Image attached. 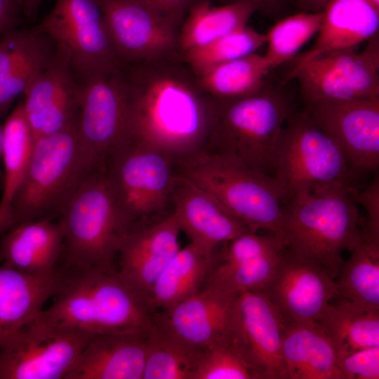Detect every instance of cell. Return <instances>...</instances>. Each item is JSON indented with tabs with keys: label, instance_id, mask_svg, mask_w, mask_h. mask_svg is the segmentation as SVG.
<instances>
[{
	"label": "cell",
	"instance_id": "cell-1",
	"mask_svg": "<svg viewBox=\"0 0 379 379\" xmlns=\"http://www.w3.org/2000/svg\"><path fill=\"white\" fill-rule=\"evenodd\" d=\"M121 70L128 140L159 149L174 161L204 147L211 99L180 53L131 63Z\"/></svg>",
	"mask_w": 379,
	"mask_h": 379
},
{
	"label": "cell",
	"instance_id": "cell-2",
	"mask_svg": "<svg viewBox=\"0 0 379 379\" xmlns=\"http://www.w3.org/2000/svg\"><path fill=\"white\" fill-rule=\"evenodd\" d=\"M66 266L65 281L53 303L36 319L91 335L149 333L153 314L117 271Z\"/></svg>",
	"mask_w": 379,
	"mask_h": 379
},
{
	"label": "cell",
	"instance_id": "cell-3",
	"mask_svg": "<svg viewBox=\"0 0 379 379\" xmlns=\"http://www.w3.org/2000/svg\"><path fill=\"white\" fill-rule=\"evenodd\" d=\"M211 99V124L202 149L272 175L280 134L294 111L285 86L266 81L259 91L247 96Z\"/></svg>",
	"mask_w": 379,
	"mask_h": 379
},
{
	"label": "cell",
	"instance_id": "cell-4",
	"mask_svg": "<svg viewBox=\"0 0 379 379\" xmlns=\"http://www.w3.org/2000/svg\"><path fill=\"white\" fill-rule=\"evenodd\" d=\"M174 164L176 174L211 194L249 231L266 230L282 241L283 201L288 196L274 175L204 149Z\"/></svg>",
	"mask_w": 379,
	"mask_h": 379
},
{
	"label": "cell",
	"instance_id": "cell-5",
	"mask_svg": "<svg viewBox=\"0 0 379 379\" xmlns=\"http://www.w3.org/2000/svg\"><path fill=\"white\" fill-rule=\"evenodd\" d=\"M349 188L295 193L283 206L284 247L316 262L333 279L343 264L341 253L352 252L364 239Z\"/></svg>",
	"mask_w": 379,
	"mask_h": 379
},
{
	"label": "cell",
	"instance_id": "cell-6",
	"mask_svg": "<svg viewBox=\"0 0 379 379\" xmlns=\"http://www.w3.org/2000/svg\"><path fill=\"white\" fill-rule=\"evenodd\" d=\"M105 173L126 234L161 222L174 212V159L128 140L109 160Z\"/></svg>",
	"mask_w": 379,
	"mask_h": 379
},
{
	"label": "cell",
	"instance_id": "cell-7",
	"mask_svg": "<svg viewBox=\"0 0 379 379\" xmlns=\"http://www.w3.org/2000/svg\"><path fill=\"white\" fill-rule=\"evenodd\" d=\"M93 172L81 152L77 126L36 139L26 175L12 202L8 230L28 221L60 219Z\"/></svg>",
	"mask_w": 379,
	"mask_h": 379
},
{
	"label": "cell",
	"instance_id": "cell-8",
	"mask_svg": "<svg viewBox=\"0 0 379 379\" xmlns=\"http://www.w3.org/2000/svg\"><path fill=\"white\" fill-rule=\"evenodd\" d=\"M62 262L69 267L117 271L119 245L126 235L105 171L90 173L62 216Z\"/></svg>",
	"mask_w": 379,
	"mask_h": 379
},
{
	"label": "cell",
	"instance_id": "cell-9",
	"mask_svg": "<svg viewBox=\"0 0 379 379\" xmlns=\"http://www.w3.org/2000/svg\"><path fill=\"white\" fill-rule=\"evenodd\" d=\"M273 172L288 197L349 188L354 176L339 146L305 109L293 111L286 120L275 149Z\"/></svg>",
	"mask_w": 379,
	"mask_h": 379
},
{
	"label": "cell",
	"instance_id": "cell-10",
	"mask_svg": "<svg viewBox=\"0 0 379 379\" xmlns=\"http://www.w3.org/2000/svg\"><path fill=\"white\" fill-rule=\"evenodd\" d=\"M122 68L78 81L81 89L77 135L82 155L93 171H105L128 140L129 110Z\"/></svg>",
	"mask_w": 379,
	"mask_h": 379
},
{
	"label": "cell",
	"instance_id": "cell-11",
	"mask_svg": "<svg viewBox=\"0 0 379 379\" xmlns=\"http://www.w3.org/2000/svg\"><path fill=\"white\" fill-rule=\"evenodd\" d=\"M378 33L366 48L333 51L316 55L292 68L287 77L295 79L307 105L379 97Z\"/></svg>",
	"mask_w": 379,
	"mask_h": 379
},
{
	"label": "cell",
	"instance_id": "cell-12",
	"mask_svg": "<svg viewBox=\"0 0 379 379\" xmlns=\"http://www.w3.org/2000/svg\"><path fill=\"white\" fill-rule=\"evenodd\" d=\"M91 336L34 319L0 343V379H64Z\"/></svg>",
	"mask_w": 379,
	"mask_h": 379
},
{
	"label": "cell",
	"instance_id": "cell-13",
	"mask_svg": "<svg viewBox=\"0 0 379 379\" xmlns=\"http://www.w3.org/2000/svg\"><path fill=\"white\" fill-rule=\"evenodd\" d=\"M36 27L67 54L78 81L123 67L95 0H56Z\"/></svg>",
	"mask_w": 379,
	"mask_h": 379
},
{
	"label": "cell",
	"instance_id": "cell-14",
	"mask_svg": "<svg viewBox=\"0 0 379 379\" xmlns=\"http://www.w3.org/2000/svg\"><path fill=\"white\" fill-rule=\"evenodd\" d=\"M284 319L262 291L239 293L223 340L233 347L256 379H287L282 356Z\"/></svg>",
	"mask_w": 379,
	"mask_h": 379
},
{
	"label": "cell",
	"instance_id": "cell-15",
	"mask_svg": "<svg viewBox=\"0 0 379 379\" xmlns=\"http://www.w3.org/2000/svg\"><path fill=\"white\" fill-rule=\"evenodd\" d=\"M124 65L179 53L182 22L138 0H95Z\"/></svg>",
	"mask_w": 379,
	"mask_h": 379
},
{
	"label": "cell",
	"instance_id": "cell-16",
	"mask_svg": "<svg viewBox=\"0 0 379 379\" xmlns=\"http://www.w3.org/2000/svg\"><path fill=\"white\" fill-rule=\"evenodd\" d=\"M305 109L339 146L353 175L378 171L379 97L317 102Z\"/></svg>",
	"mask_w": 379,
	"mask_h": 379
},
{
	"label": "cell",
	"instance_id": "cell-17",
	"mask_svg": "<svg viewBox=\"0 0 379 379\" xmlns=\"http://www.w3.org/2000/svg\"><path fill=\"white\" fill-rule=\"evenodd\" d=\"M22 106L34 140L78 125L81 89L67 54L56 47L50 63L25 90Z\"/></svg>",
	"mask_w": 379,
	"mask_h": 379
},
{
	"label": "cell",
	"instance_id": "cell-18",
	"mask_svg": "<svg viewBox=\"0 0 379 379\" xmlns=\"http://www.w3.org/2000/svg\"><path fill=\"white\" fill-rule=\"evenodd\" d=\"M284 320L314 321L338 296L335 279L316 262L284 248L278 268L262 291Z\"/></svg>",
	"mask_w": 379,
	"mask_h": 379
},
{
	"label": "cell",
	"instance_id": "cell-19",
	"mask_svg": "<svg viewBox=\"0 0 379 379\" xmlns=\"http://www.w3.org/2000/svg\"><path fill=\"white\" fill-rule=\"evenodd\" d=\"M238 295L203 287L173 306L153 313V324L189 348L201 350L224 340Z\"/></svg>",
	"mask_w": 379,
	"mask_h": 379
},
{
	"label": "cell",
	"instance_id": "cell-20",
	"mask_svg": "<svg viewBox=\"0 0 379 379\" xmlns=\"http://www.w3.org/2000/svg\"><path fill=\"white\" fill-rule=\"evenodd\" d=\"M180 232L173 213L158 224L125 235L120 241L117 272L147 304L156 280L180 249Z\"/></svg>",
	"mask_w": 379,
	"mask_h": 379
},
{
	"label": "cell",
	"instance_id": "cell-21",
	"mask_svg": "<svg viewBox=\"0 0 379 379\" xmlns=\"http://www.w3.org/2000/svg\"><path fill=\"white\" fill-rule=\"evenodd\" d=\"M173 202V214L180 232L191 242L217 248L249 231L211 194L178 174Z\"/></svg>",
	"mask_w": 379,
	"mask_h": 379
},
{
	"label": "cell",
	"instance_id": "cell-22",
	"mask_svg": "<svg viewBox=\"0 0 379 379\" xmlns=\"http://www.w3.org/2000/svg\"><path fill=\"white\" fill-rule=\"evenodd\" d=\"M55 51L53 39L36 26L16 27L0 36V117L50 63Z\"/></svg>",
	"mask_w": 379,
	"mask_h": 379
},
{
	"label": "cell",
	"instance_id": "cell-23",
	"mask_svg": "<svg viewBox=\"0 0 379 379\" xmlns=\"http://www.w3.org/2000/svg\"><path fill=\"white\" fill-rule=\"evenodd\" d=\"M67 274L62 263L44 274L0 266V343L24 328L60 291Z\"/></svg>",
	"mask_w": 379,
	"mask_h": 379
},
{
	"label": "cell",
	"instance_id": "cell-24",
	"mask_svg": "<svg viewBox=\"0 0 379 379\" xmlns=\"http://www.w3.org/2000/svg\"><path fill=\"white\" fill-rule=\"evenodd\" d=\"M147 335L91 336L64 379H142Z\"/></svg>",
	"mask_w": 379,
	"mask_h": 379
},
{
	"label": "cell",
	"instance_id": "cell-25",
	"mask_svg": "<svg viewBox=\"0 0 379 379\" xmlns=\"http://www.w3.org/2000/svg\"><path fill=\"white\" fill-rule=\"evenodd\" d=\"M64 229L60 220H32L0 235V261L29 274H44L62 263Z\"/></svg>",
	"mask_w": 379,
	"mask_h": 379
},
{
	"label": "cell",
	"instance_id": "cell-26",
	"mask_svg": "<svg viewBox=\"0 0 379 379\" xmlns=\"http://www.w3.org/2000/svg\"><path fill=\"white\" fill-rule=\"evenodd\" d=\"M317 38L293 68L321 53L358 46L378 33L379 8L367 0H328Z\"/></svg>",
	"mask_w": 379,
	"mask_h": 379
},
{
	"label": "cell",
	"instance_id": "cell-27",
	"mask_svg": "<svg viewBox=\"0 0 379 379\" xmlns=\"http://www.w3.org/2000/svg\"><path fill=\"white\" fill-rule=\"evenodd\" d=\"M282 356L287 379H342L335 350L317 321H284Z\"/></svg>",
	"mask_w": 379,
	"mask_h": 379
},
{
	"label": "cell",
	"instance_id": "cell-28",
	"mask_svg": "<svg viewBox=\"0 0 379 379\" xmlns=\"http://www.w3.org/2000/svg\"><path fill=\"white\" fill-rule=\"evenodd\" d=\"M220 247L210 248L190 242L180 248L152 287L147 299L151 312L166 310L200 291L216 262Z\"/></svg>",
	"mask_w": 379,
	"mask_h": 379
},
{
	"label": "cell",
	"instance_id": "cell-29",
	"mask_svg": "<svg viewBox=\"0 0 379 379\" xmlns=\"http://www.w3.org/2000/svg\"><path fill=\"white\" fill-rule=\"evenodd\" d=\"M2 129L4 183L0 200V235L11 226L12 202L26 175L34 143L22 101L7 117Z\"/></svg>",
	"mask_w": 379,
	"mask_h": 379
},
{
	"label": "cell",
	"instance_id": "cell-30",
	"mask_svg": "<svg viewBox=\"0 0 379 379\" xmlns=\"http://www.w3.org/2000/svg\"><path fill=\"white\" fill-rule=\"evenodd\" d=\"M317 321L341 357L357 350L379 346V312L346 300L326 305Z\"/></svg>",
	"mask_w": 379,
	"mask_h": 379
},
{
	"label": "cell",
	"instance_id": "cell-31",
	"mask_svg": "<svg viewBox=\"0 0 379 379\" xmlns=\"http://www.w3.org/2000/svg\"><path fill=\"white\" fill-rule=\"evenodd\" d=\"M255 12L250 4L214 6L211 0H205L194 5L180 29V55L246 26Z\"/></svg>",
	"mask_w": 379,
	"mask_h": 379
},
{
	"label": "cell",
	"instance_id": "cell-32",
	"mask_svg": "<svg viewBox=\"0 0 379 379\" xmlns=\"http://www.w3.org/2000/svg\"><path fill=\"white\" fill-rule=\"evenodd\" d=\"M350 254L335 280L338 296L379 312V241L364 234L362 242Z\"/></svg>",
	"mask_w": 379,
	"mask_h": 379
},
{
	"label": "cell",
	"instance_id": "cell-33",
	"mask_svg": "<svg viewBox=\"0 0 379 379\" xmlns=\"http://www.w3.org/2000/svg\"><path fill=\"white\" fill-rule=\"evenodd\" d=\"M269 71L263 55L255 52L220 65L197 79L210 98L231 99L259 91Z\"/></svg>",
	"mask_w": 379,
	"mask_h": 379
},
{
	"label": "cell",
	"instance_id": "cell-34",
	"mask_svg": "<svg viewBox=\"0 0 379 379\" xmlns=\"http://www.w3.org/2000/svg\"><path fill=\"white\" fill-rule=\"evenodd\" d=\"M284 248L232 265L215 263L203 287L234 294L263 291L278 268Z\"/></svg>",
	"mask_w": 379,
	"mask_h": 379
},
{
	"label": "cell",
	"instance_id": "cell-35",
	"mask_svg": "<svg viewBox=\"0 0 379 379\" xmlns=\"http://www.w3.org/2000/svg\"><path fill=\"white\" fill-rule=\"evenodd\" d=\"M197 351L152 324L147 335L142 379H190Z\"/></svg>",
	"mask_w": 379,
	"mask_h": 379
},
{
	"label": "cell",
	"instance_id": "cell-36",
	"mask_svg": "<svg viewBox=\"0 0 379 379\" xmlns=\"http://www.w3.org/2000/svg\"><path fill=\"white\" fill-rule=\"evenodd\" d=\"M265 44V34L246 25L180 55L194 74L200 77L220 65L255 53Z\"/></svg>",
	"mask_w": 379,
	"mask_h": 379
},
{
	"label": "cell",
	"instance_id": "cell-37",
	"mask_svg": "<svg viewBox=\"0 0 379 379\" xmlns=\"http://www.w3.org/2000/svg\"><path fill=\"white\" fill-rule=\"evenodd\" d=\"M323 12H297L271 27L266 35L267 51L263 55L270 70L294 58L299 50L318 33Z\"/></svg>",
	"mask_w": 379,
	"mask_h": 379
},
{
	"label": "cell",
	"instance_id": "cell-38",
	"mask_svg": "<svg viewBox=\"0 0 379 379\" xmlns=\"http://www.w3.org/2000/svg\"><path fill=\"white\" fill-rule=\"evenodd\" d=\"M190 379H256L236 350L221 341L198 350Z\"/></svg>",
	"mask_w": 379,
	"mask_h": 379
},
{
	"label": "cell",
	"instance_id": "cell-39",
	"mask_svg": "<svg viewBox=\"0 0 379 379\" xmlns=\"http://www.w3.org/2000/svg\"><path fill=\"white\" fill-rule=\"evenodd\" d=\"M342 379H378L379 346L350 353L338 361Z\"/></svg>",
	"mask_w": 379,
	"mask_h": 379
},
{
	"label": "cell",
	"instance_id": "cell-40",
	"mask_svg": "<svg viewBox=\"0 0 379 379\" xmlns=\"http://www.w3.org/2000/svg\"><path fill=\"white\" fill-rule=\"evenodd\" d=\"M349 194L355 204H359L367 214L365 234L372 239L379 241V178H374L361 191L351 186Z\"/></svg>",
	"mask_w": 379,
	"mask_h": 379
},
{
	"label": "cell",
	"instance_id": "cell-41",
	"mask_svg": "<svg viewBox=\"0 0 379 379\" xmlns=\"http://www.w3.org/2000/svg\"><path fill=\"white\" fill-rule=\"evenodd\" d=\"M215 1L218 5H226L233 4H250L253 5L257 12L260 13L264 16L273 20L275 22L288 15L290 14L292 0H211Z\"/></svg>",
	"mask_w": 379,
	"mask_h": 379
},
{
	"label": "cell",
	"instance_id": "cell-42",
	"mask_svg": "<svg viewBox=\"0 0 379 379\" xmlns=\"http://www.w3.org/2000/svg\"><path fill=\"white\" fill-rule=\"evenodd\" d=\"M182 23L189 11L205 0H138Z\"/></svg>",
	"mask_w": 379,
	"mask_h": 379
},
{
	"label": "cell",
	"instance_id": "cell-43",
	"mask_svg": "<svg viewBox=\"0 0 379 379\" xmlns=\"http://www.w3.org/2000/svg\"><path fill=\"white\" fill-rule=\"evenodd\" d=\"M21 13L22 0H0V36L17 27Z\"/></svg>",
	"mask_w": 379,
	"mask_h": 379
},
{
	"label": "cell",
	"instance_id": "cell-44",
	"mask_svg": "<svg viewBox=\"0 0 379 379\" xmlns=\"http://www.w3.org/2000/svg\"><path fill=\"white\" fill-rule=\"evenodd\" d=\"M297 12L319 13L323 11L328 0H292Z\"/></svg>",
	"mask_w": 379,
	"mask_h": 379
},
{
	"label": "cell",
	"instance_id": "cell-45",
	"mask_svg": "<svg viewBox=\"0 0 379 379\" xmlns=\"http://www.w3.org/2000/svg\"><path fill=\"white\" fill-rule=\"evenodd\" d=\"M43 0H22V13L30 20H32L36 15L39 7Z\"/></svg>",
	"mask_w": 379,
	"mask_h": 379
},
{
	"label": "cell",
	"instance_id": "cell-46",
	"mask_svg": "<svg viewBox=\"0 0 379 379\" xmlns=\"http://www.w3.org/2000/svg\"><path fill=\"white\" fill-rule=\"evenodd\" d=\"M2 149H3V129L0 126V190H2L4 183V173L1 170V161L2 157Z\"/></svg>",
	"mask_w": 379,
	"mask_h": 379
},
{
	"label": "cell",
	"instance_id": "cell-47",
	"mask_svg": "<svg viewBox=\"0 0 379 379\" xmlns=\"http://www.w3.org/2000/svg\"><path fill=\"white\" fill-rule=\"evenodd\" d=\"M377 8H379V0H367Z\"/></svg>",
	"mask_w": 379,
	"mask_h": 379
}]
</instances>
